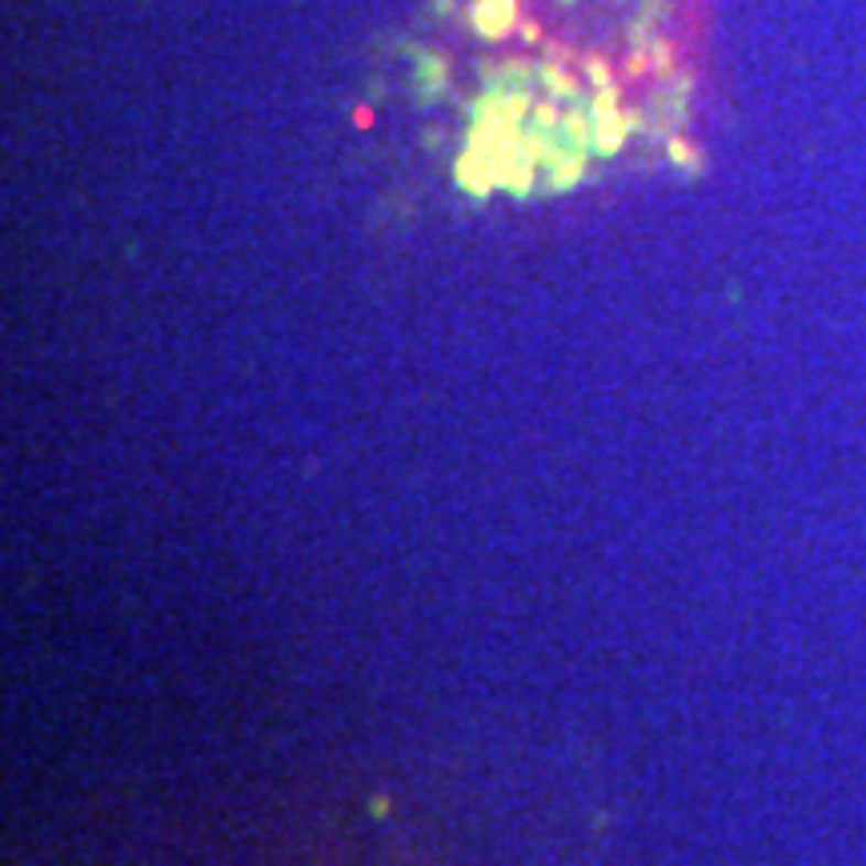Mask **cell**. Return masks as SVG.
<instances>
[{"label": "cell", "mask_w": 866, "mask_h": 866, "mask_svg": "<svg viewBox=\"0 0 866 866\" xmlns=\"http://www.w3.org/2000/svg\"><path fill=\"white\" fill-rule=\"evenodd\" d=\"M589 77L606 80V68H602V61H589Z\"/></svg>", "instance_id": "3957f363"}, {"label": "cell", "mask_w": 866, "mask_h": 866, "mask_svg": "<svg viewBox=\"0 0 866 866\" xmlns=\"http://www.w3.org/2000/svg\"><path fill=\"white\" fill-rule=\"evenodd\" d=\"M522 36H526V41H538V36H542V24H538V21H526V24H522Z\"/></svg>", "instance_id": "7a4b0ae2"}, {"label": "cell", "mask_w": 866, "mask_h": 866, "mask_svg": "<svg viewBox=\"0 0 866 866\" xmlns=\"http://www.w3.org/2000/svg\"><path fill=\"white\" fill-rule=\"evenodd\" d=\"M474 21H478L481 36H501L513 21V0H481Z\"/></svg>", "instance_id": "6da1fadb"}]
</instances>
